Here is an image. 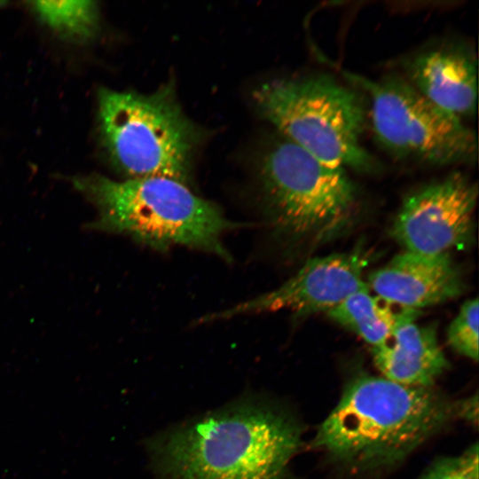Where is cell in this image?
I'll list each match as a JSON object with an SVG mask.
<instances>
[{
	"label": "cell",
	"mask_w": 479,
	"mask_h": 479,
	"mask_svg": "<svg viewBox=\"0 0 479 479\" xmlns=\"http://www.w3.org/2000/svg\"><path fill=\"white\" fill-rule=\"evenodd\" d=\"M474 397L452 400L434 387L358 373L319 426L313 446L356 474L389 468L455 419L473 421Z\"/></svg>",
	"instance_id": "1"
},
{
	"label": "cell",
	"mask_w": 479,
	"mask_h": 479,
	"mask_svg": "<svg viewBox=\"0 0 479 479\" xmlns=\"http://www.w3.org/2000/svg\"><path fill=\"white\" fill-rule=\"evenodd\" d=\"M301 446L287 411L246 397L159 434L148 449L158 479H289Z\"/></svg>",
	"instance_id": "2"
},
{
	"label": "cell",
	"mask_w": 479,
	"mask_h": 479,
	"mask_svg": "<svg viewBox=\"0 0 479 479\" xmlns=\"http://www.w3.org/2000/svg\"><path fill=\"white\" fill-rule=\"evenodd\" d=\"M72 184L98 211L90 229L126 235L159 252L185 247L231 263L223 236L247 226L229 220L216 205L170 178L115 181L91 174L75 177Z\"/></svg>",
	"instance_id": "3"
},
{
	"label": "cell",
	"mask_w": 479,
	"mask_h": 479,
	"mask_svg": "<svg viewBox=\"0 0 479 479\" xmlns=\"http://www.w3.org/2000/svg\"><path fill=\"white\" fill-rule=\"evenodd\" d=\"M259 183L266 225L287 247L331 239L357 208V190L346 169L322 162L286 138L263 157Z\"/></svg>",
	"instance_id": "4"
},
{
	"label": "cell",
	"mask_w": 479,
	"mask_h": 479,
	"mask_svg": "<svg viewBox=\"0 0 479 479\" xmlns=\"http://www.w3.org/2000/svg\"><path fill=\"white\" fill-rule=\"evenodd\" d=\"M253 98L284 138L322 162L346 170L375 169L361 142L365 102L351 88L323 75L283 78L259 85Z\"/></svg>",
	"instance_id": "5"
},
{
	"label": "cell",
	"mask_w": 479,
	"mask_h": 479,
	"mask_svg": "<svg viewBox=\"0 0 479 479\" xmlns=\"http://www.w3.org/2000/svg\"><path fill=\"white\" fill-rule=\"evenodd\" d=\"M98 114L103 147L127 178L166 177L188 184L198 137L172 85L145 95L101 88Z\"/></svg>",
	"instance_id": "6"
},
{
	"label": "cell",
	"mask_w": 479,
	"mask_h": 479,
	"mask_svg": "<svg viewBox=\"0 0 479 479\" xmlns=\"http://www.w3.org/2000/svg\"><path fill=\"white\" fill-rule=\"evenodd\" d=\"M379 145L393 157L429 166L475 163V132L421 95L405 78L390 75L365 82Z\"/></svg>",
	"instance_id": "7"
},
{
	"label": "cell",
	"mask_w": 479,
	"mask_h": 479,
	"mask_svg": "<svg viewBox=\"0 0 479 479\" xmlns=\"http://www.w3.org/2000/svg\"><path fill=\"white\" fill-rule=\"evenodd\" d=\"M478 186L467 175L453 172L410 193L391 227L407 251L449 254L473 241Z\"/></svg>",
	"instance_id": "8"
},
{
	"label": "cell",
	"mask_w": 479,
	"mask_h": 479,
	"mask_svg": "<svg viewBox=\"0 0 479 479\" xmlns=\"http://www.w3.org/2000/svg\"><path fill=\"white\" fill-rule=\"evenodd\" d=\"M365 259L359 254L338 253L308 260L279 287L221 311L206 314L200 324L242 315L288 310L303 316L328 312L361 289Z\"/></svg>",
	"instance_id": "9"
},
{
	"label": "cell",
	"mask_w": 479,
	"mask_h": 479,
	"mask_svg": "<svg viewBox=\"0 0 479 479\" xmlns=\"http://www.w3.org/2000/svg\"><path fill=\"white\" fill-rule=\"evenodd\" d=\"M366 284L386 302L416 310L453 299L464 291L462 274L449 254L407 250L372 272Z\"/></svg>",
	"instance_id": "10"
},
{
	"label": "cell",
	"mask_w": 479,
	"mask_h": 479,
	"mask_svg": "<svg viewBox=\"0 0 479 479\" xmlns=\"http://www.w3.org/2000/svg\"><path fill=\"white\" fill-rule=\"evenodd\" d=\"M406 80L426 98L463 120L477 109V58L458 43L417 52L404 64Z\"/></svg>",
	"instance_id": "11"
},
{
	"label": "cell",
	"mask_w": 479,
	"mask_h": 479,
	"mask_svg": "<svg viewBox=\"0 0 479 479\" xmlns=\"http://www.w3.org/2000/svg\"><path fill=\"white\" fill-rule=\"evenodd\" d=\"M419 310L403 309L391 338L373 349L381 376L416 387H433L449 363L441 349L435 326L415 322Z\"/></svg>",
	"instance_id": "12"
},
{
	"label": "cell",
	"mask_w": 479,
	"mask_h": 479,
	"mask_svg": "<svg viewBox=\"0 0 479 479\" xmlns=\"http://www.w3.org/2000/svg\"><path fill=\"white\" fill-rule=\"evenodd\" d=\"M401 310L402 308L396 311L391 304L371 294L366 284L326 314L333 321L376 349L391 338Z\"/></svg>",
	"instance_id": "13"
},
{
	"label": "cell",
	"mask_w": 479,
	"mask_h": 479,
	"mask_svg": "<svg viewBox=\"0 0 479 479\" xmlns=\"http://www.w3.org/2000/svg\"><path fill=\"white\" fill-rule=\"evenodd\" d=\"M39 20L59 35L86 41L98 29L99 11L95 1H30Z\"/></svg>",
	"instance_id": "14"
},
{
	"label": "cell",
	"mask_w": 479,
	"mask_h": 479,
	"mask_svg": "<svg viewBox=\"0 0 479 479\" xmlns=\"http://www.w3.org/2000/svg\"><path fill=\"white\" fill-rule=\"evenodd\" d=\"M478 300H467L449 326L447 341L453 350L471 360H478Z\"/></svg>",
	"instance_id": "15"
},
{
	"label": "cell",
	"mask_w": 479,
	"mask_h": 479,
	"mask_svg": "<svg viewBox=\"0 0 479 479\" xmlns=\"http://www.w3.org/2000/svg\"><path fill=\"white\" fill-rule=\"evenodd\" d=\"M475 442L462 453L438 459L417 479H479V453Z\"/></svg>",
	"instance_id": "16"
},
{
	"label": "cell",
	"mask_w": 479,
	"mask_h": 479,
	"mask_svg": "<svg viewBox=\"0 0 479 479\" xmlns=\"http://www.w3.org/2000/svg\"><path fill=\"white\" fill-rule=\"evenodd\" d=\"M7 4H8V2H6V1H0V8H2L3 6H4Z\"/></svg>",
	"instance_id": "17"
}]
</instances>
